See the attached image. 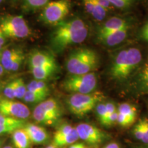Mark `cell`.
Returning a JSON list of instances; mask_svg holds the SVG:
<instances>
[{
  "mask_svg": "<svg viewBox=\"0 0 148 148\" xmlns=\"http://www.w3.org/2000/svg\"><path fill=\"white\" fill-rule=\"evenodd\" d=\"M15 97L18 99H23L27 91V86L22 78H18L14 80Z\"/></svg>",
  "mask_w": 148,
  "mask_h": 148,
  "instance_id": "603a6c76",
  "label": "cell"
},
{
  "mask_svg": "<svg viewBox=\"0 0 148 148\" xmlns=\"http://www.w3.org/2000/svg\"><path fill=\"white\" fill-rule=\"evenodd\" d=\"M29 66H51L57 68L54 57L43 51H35L29 56Z\"/></svg>",
  "mask_w": 148,
  "mask_h": 148,
  "instance_id": "8fae6325",
  "label": "cell"
},
{
  "mask_svg": "<svg viewBox=\"0 0 148 148\" xmlns=\"http://www.w3.org/2000/svg\"><path fill=\"white\" fill-rule=\"evenodd\" d=\"M103 97L104 95L101 92H92L88 94L75 93L68 99V107L73 114L82 117L95 108Z\"/></svg>",
  "mask_w": 148,
  "mask_h": 148,
  "instance_id": "277c9868",
  "label": "cell"
},
{
  "mask_svg": "<svg viewBox=\"0 0 148 148\" xmlns=\"http://www.w3.org/2000/svg\"><path fill=\"white\" fill-rule=\"evenodd\" d=\"M138 148H148V145L144 146V147H138Z\"/></svg>",
  "mask_w": 148,
  "mask_h": 148,
  "instance_id": "7dc6e473",
  "label": "cell"
},
{
  "mask_svg": "<svg viewBox=\"0 0 148 148\" xmlns=\"http://www.w3.org/2000/svg\"><path fill=\"white\" fill-rule=\"evenodd\" d=\"M49 0H24V5L28 10H36V9L45 7Z\"/></svg>",
  "mask_w": 148,
  "mask_h": 148,
  "instance_id": "cb8c5ba5",
  "label": "cell"
},
{
  "mask_svg": "<svg viewBox=\"0 0 148 148\" xmlns=\"http://www.w3.org/2000/svg\"><path fill=\"white\" fill-rule=\"evenodd\" d=\"M3 94L9 99H13L15 97V90H14V81L11 82L6 85L4 90Z\"/></svg>",
  "mask_w": 148,
  "mask_h": 148,
  "instance_id": "f546056e",
  "label": "cell"
},
{
  "mask_svg": "<svg viewBox=\"0 0 148 148\" xmlns=\"http://www.w3.org/2000/svg\"><path fill=\"white\" fill-rule=\"evenodd\" d=\"M47 96V95H43V94L37 93V92L29 91V90H27L23 99L27 103H40L45 100V98Z\"/></svg>",
  "mask_w": 148,
  "mask_h": 148,
  "instance_id": "7402d4cb",
  "label": "cell"
},
{
  "mask_svg": "<svg viewBox=\"0 0 148 148\" xmlns=\"http://www.w3.org/2000/svg\"><path fill=\"white\" fill-rule=\"evenodd\" d=\"M61 116L60 107L56 99L50 98L38 103L33 112V117L37 123L51 125Z\"/></svg>",
  "mask_w": 148,
  "mask_h": 148,
  "instance_id": "52a82bcc",
  "label": "cell"
},
{
  "mask_svg": "<svg viewBox=\"0 0 148 148\" xmlns=\"http://www.w3.org/2000/svg\"><path fill=\"white\" fill-rule=\"evenodd\" d=\"M95 112L97 114L98 119L101 123H103L104 120L106 119V103H99L97 106H95Z\"/></svg>",
  "mask_w": 148,
  "mask_h": 148,
  "instance_id": "83f0119b",
  "label": "cell"
},
{
  "mask_svg": "<svg viewBox=\"0 0 148 148\" xmlns=\"http://www.w3.org/2000/svg\"><path fill=\"white\" fill-rule=\"evenodd\" d=\"M25 58V56H24V53L23 51H21L17 56L16 57L13 61V63L12 64V67H11V71H18L19 69L20 66L21 65L22 62Z\"/></svg>",
  "mask_w": 148,
  "mask_h": 148,
  "instance_id": "4dcf8cb0",
  "label": "cell"
},
{
  "mask_svg": "<svg viewBox=\"0 0 148 148\" xmlns=\"http://www.w3.org/2000/svg\"><path fill=\"white\" fill-rule=\"evenodd\" d=\"M3 71H4V69H3L2 64H1V58H0V76H1V75H2Z\"/></svg>",
  "mask_w": 148,
  "mask_h": 148,
  "instance_id": "ee69618b",
  "label": "cell"
},
{
  "mask_svg": "<svg viewBox=\"0 0 148 148\" xmlns=\"http://www.w3.org/2000/svg\"><path fill=\"white\" fill-rule=\"evenodd\" d=\"M47 148H56V147H55L54 145H50L48 146Z\"/></svg>",
  "mask_w": 148,
  "mask_h": 148,
  "instance_id": "f6af8a7d",
  "label": "cell"
},
{
  "mask_svg": "<svg viewBox=\"0 0 148 148\" xmlns=\"http://www.w3.org/2000/svg\"><path fill=\"white\" fill-rule=\"evenodd\" d=\"M99 5H101L103 8L107 10L110 7V3L109 2L108 0H96Z\"/></svg>",
  "mask_w": 148,
  "mask_h": 148,
  "instance_id": "f35d334b",
  "label": "cell"
},
{
  "mask_svg": "<svg viewBox=\"0 0 148 148\" xmlns=\"http://www.w3.org/2000/svg\"><path fill=\"white\" fill-rule=\"evenodd\" d=\"M0 113L19 119H27L30 115L28 107L19 101L4 99L0 100Z\"/></svg>",
  "mask_w": 148,
  "mask_h": 148,
  "instance_id": "9c48e42d",
  "label": "cell"
},
{
  "mask_svg": "<svg viewBox=\"0 0 148 148\" xmlns=\"http://www.w3.org/2000/svg\"><path fill=\"white\" fill-rule=\"evenodd\" d=\"M117 111L119 113H121L127 116L133 123L136 120L137 111H136V108L133 105L127 103H121L119 106Z\"/></svg>",
  "mask_w": 148,
  "mask_h": 148,
  "instance_id": "ffe728a7",
  "label": "cell"
},
{
  "mask_svg": "<svg viewBox=\"0 0 148 148\" xmlns=\"http://www.w3.org/2000/svg\"><path fill=\"white\" fill-rule=\"evenodd\" d=\"M117 123L122 127H128L132 124L133 122L124 114L118 112Z\"/></svg>",
  "mask_w": 148,
  "mask_h": 148,
  "instance_id": "d6a6232c",
  "label": "cell"
},
{
  "mask_svg": "<svg viewBox=\"0 0 148 148\" xmlns=\"http://www.w3.org/2000/svg\"><path fill=\"white\" fill-rule=\"evenodd\" d=\"M98 64L99 57L96 51L89 48H80L70 53L66 65L71 75H83L92 73Z\"/></svg>",
  "mask_w": 148,
  "mask_h": 148,
  "instance_id": "3957f363",
  "label": "cell"
},
{
  "mask_svg": "<svg viewBox=\"0 0 148 148\" xmlns=\"http://www.w3.org/2000/svg\"><path fill=\"white\" fill-rule=\"evenodd\" d=\"M141 60V52L137 48L130 47L120 51L112 62L111 76L118 80L126 79L139 65Z\"/></svg>",
  "mask_w": 148,
  "mask_h": 148,
  "instance_id": "7a4b0ae2",
  "label": "cell"
},
{
  "mask_svg": "<svg viewBox=\"0 0 148 148\" xmlns=\"http://www.w3.org/2000/svg\"><path fill=\"white\" fill-rule=\"evenodd\" d=\"M23 129L28 135L31 142L33 143L42 144L47 140V132L43 127L29 123V124L25 125Z\"/></svg>",
  "mask_w": 148,
  "mask_h": 148,
  "instance_id": "5bb4252c",
  "label": "cell"
},
{
  "mask_svg": "<svg viewBox=\"0 0 148 148\" xmlns=\"http://www.w3.org/2000/svg\"><path fill=\"white\" fill-rule=\"evenodd\" d=\"M141 36L144 40L148 42V22L144 25L141 31Z\"/></svg>",
  "mask_w": 148,
  "mask_h": 148,
  "instance_id": "74e56055",
  "label": "cell"
},
{
  "mask_svg": "<svg viewBox=\"0 0 148 148\" xmlns=\"http://www.w3.org/2000/svg\"><path fill=\"white\" fill-rule=\"evenodd\" d=\"M140 82L143 88L148 90V62L144 66L140 73Z\"/></svg>",
  "mask_w": 148,
  "mask_h": 148,
  "instance_id": "f1b7e54d",
  "label": "cell"
},
{
  "mask_svg": "<svg viewBox=\"0 0 148 148\" xmlns=\"http://www.w3.org/2000/svg\"><path fill=\"white\" fill-rule=\"evenodd\" d=\"M27 90L46 95H48L49 91L47 84L44 81L37 80V79L31 81L27 85Z\"/></svg>",
  "mask_w": 148,
  "mask_h": 148,
  "instance_id": "d6986e66",
  "label": "cell"
},
{
  "mask_svg": "<svg viewBox=\"0 0 148 148\" xmlns=\"http://www.w3.org/2000/svg\"><path fill=\"white\" fill-rule=\"evenodd\" d=\"M141 121H142V123H143L144 128H145L146 134H147V137H148V119L147 118H145V119H141Z\"/></svg>",
  "mask_w": 148,
  "mask_h": 148,
  "instance_id": "60d3db41",
  "label": "cell"
},
{
  "mask_svg": "<svg viewBox=\"0 0 148 148\" xmlns=\"http://www.w3.org/2000/svg\"><path fill=\"white\" fill-rule=\"evenodd\" d=\"M0 28L7 38L23 39L30 34L31 30L21 15H5L0 18Z\"/></svg>",
  "mask_w": 148,
  "mask_h": 148,
  "instance_id": "5b68a950",
  "label": "cell"
},
{
  "mask_svg": "<svg viewBox=\"0 0 148 148\" xmlns=\"http://www.w3.org/2000/svg\"><path fill=\"white\" fill-rule=\"evenodd\" d=\"M117 118H118V112L117 110L114 112V113L110 114V116L107 117V119L105 121L103 125L106 126H110V125H114L115 123H117Z\"/></svg>",
  "mask_w": 148,
  "mask_h": 148,
  "instance_id": "e575fe53",
  "label": "cell"
},
{
  "mask_svg": "<svg viewBox=\"0 0 148 148\" xmlns=\"http://www.w3.org/2000/svg\"><path fill=\"white\" fill-rule=\"evenodd\" d=\"M3 1V0H0V3H1V2H2V1Z\"/></svg>",
  "mask_w": 148,
  "mask_h": 148,
  "instance_id": "c3c4849f",
  "label": "cell"
},
{
  "mask_svg": "<svg viewBox=\"0 0 148 148\" xmlns=\"http://www.w3.org/2000/svg\"><path fill=\"white\" fill-rule=\"evenodd\" d=\"M127 27H129V25L124 19L119 17H112L99 27L97 32V36L107 34Z\"/></svg>",
  "mask_w": 148,
  "mask_h": 148,
  "instance_id": "4fadbf2b",
  "label": "cell"
},
{
  "mask_svg": "<svg viewBox=\"0 0 148 148\" xmlns=\"http://www.w3.org/2000/svg\"><path fill=\"white\" fill-rule=\"evenodd\" d=\"M73 129V127L71 125L67 124V123L62 125L60 127H59L57 129V130L56 131L54 134H53V141H55V140H57L61 138H62L65 135L68 134L69 132H71Z\"/></svg>",
  "mask_w": 148,
  "mask_h": 148,
  "instance_id": "4316f807",
  "label": "cell"
},
{
  "mask_svg": "<svg viewBox=\"0 0 148 148\" xmlns=\"http://www.w3.org/2000/svg\"><path fill=\"white\" fill-rule=\"evenodd\" d=\"M62 88L73 94H88L95 90L97 86V77L92 73L83 75H71L64 79Z\"/></svg>",
  "mask_w": 148,
  "mask_h": 148,
  "instance_id": "8992f818",
  "label": "cell"
},
{
  "mask_svg": "<svg viewBox=\"0 0 148 148\" xmlns=\"http://www.w3.org/2000/svg\"><path fill=\"white\" fill-rule=\"evenodd\" d=\"M78 139L79 136L76 129H75V127H73L71 132H69V134L65 135L60 139L53 141L52 145H54L55 147H63V146H66L75 143Z\"/></svg>",
  "mask_w": 148,
  "mask_h": 148,
  "instance_id": "ac0fdd59",
  "label": "cell"
},
{
  "mask_svg": "<svg viewBox=\"0 0 148 148\" xmlns=\"http://www.w3.org/2000/svg\"><path fill=\"white\" fill-rule=\"evenodd\" d=\"M108 1L116 8H123L130 4V0H108Z\"/></svg>",
  "mask_w": 148,
  "mask_h": 148,
  "instance_id": "836d02e7",
  "label": "cell"
},
{
  "mask_svg": "<svg viewBox=\"0 0 148 148\" xmlns=\"http://www.w3.org/2000/svg\"><path fill=\"white\" fill-rule=\"evenodd\" d=\"M75 129L79 138L90 145H97L102 143L106 138V134L101 130L89 123H79Z\"/></svg>",
  "mask_w": 148,
  "mask_h": 148,
  "instance_id": "30bf717a",
  "label": "cell"
},
{
  "mask_svg": "<svg viewBox=\"0 0 148 148\" xmlns=\"http://www.w3.org/2000/svg\"><path fill=\"white\" fill-rule=\"evenodd\" d=\"M133 133L136 139L140 140L145 144H148V137L144 128L141 119L135 125L133 130Z\"/></svg>",
  "mask_w": 148,
  "mask_h": 148,
  "instance_id": "44dd1931",
  "label": "cell"
},
{
  "mask_svg": "<svg viewBox=\"0 0 148 148\" xmlns=\"http://www.w3.org/2000/svg\"><path fill=\"white\" fill-rule=\"evenodd\" d=\"M0 125H16L23 127L25 125V121L23 119L3 115L0 113Z\"/></svg>",
  "mask_w": 148,
  "mask_h": 148,
  "instance_id": "d4e9b609",
  "label": "cell"
},
{
  "mask_svg": "<svg viewBox=\"0 0 148 148\" xmlns=\"http://www.w3.org/2000/svg\"><path fill=\"white\" fill-rule=\"evenodd\" d=\"M106 119L104 120V122L106 121V119H107V117L112 114V113H114V112H116V107L114 106V104L112 102H108L106 103ZM103 122V123H104Z\"/></svg>",
  "mask_w": 148,
  "mask_h": 148,
  "instance_id": "8d00e7d4",
  "label": "cell"
},
{
  "mask_svg": "<svg viewBox=\"0 0 148 148\" xmlns=\"http://www.w3.org/2000/svg\"><path fill=\"white\" fill-rule=\"evenodd\" d=\"M57 68L51 66H29V69L35 79L44 81L53 75Z\"/></svg>",
  "mask_w": 148,
  "mask_h": 148,
  "instance_id": "e0dca14e",
  "label": "cell"
},
{
  "mask_svg": "<svg viewBox=\"0 0 148 148\" xmlns=\"http://www.w3.org/2000/svg\"><path fill=\"white\" fill-rule=\"evenodd\" d=\"M5 40V36H4V34H3L2 31H1V28H0V50H1V48L3 47V45H4Z\"/></svg>",
  "mask_w": 148,
  "mask_h": 148,
  "instance_id": "ab89813d",
  "label": "cell"
},
{
  "mask_svg": "<svg viewBox=\"0 0 148 148\" xmlns=\"http://www.w3.org/2000/svg\"><path fill=\"white\" fill-rule=\"evenodd\" d=\"M88 29L83 20L75 18L58 24L51 36L53 47L61 50L68 46L82 43L87 38Z\"/></svg>",
  "mask_w": 148,
  "mask_h": 148,
  "instance_id": "6da1fadb",
  "label": "cell"
},
{
  "mask_svg": "<svg viewBox=\"0 0 148 148\" xmlns=\"http://www.w3.org/2000/svg\"><path fill=\"white\" fill-rule=\"evenodd\" d=\"M2 148H13L12 147H11L10 145H7V146H5V147H3Z\"/></svg>",
  "mask_w": 148,
  "mask_h": 148,
  "instance_id": "bcb514c9",
  "label": "cell"
},
{
  "mask_svg": "<svg viewBox=\"0 0 148 148\" xmlns=\"http://www.w3.org/2000/svg\"><path fill=\"white\" fill-rule=\"evenodd\" d=\"M94 9L92 11V16L95 18L97 21H102L106 15L107 10L103 8L101 5L98 3L96 0H93Z\"/></svg>",
  "mask_w": 148,
  "mask_h": 148,
  "instance_id": "484cf974",
  "label": "cell"
},
{
  "mask_svg": "<svg viewBox=\"0 0 148 148\" xmlns=\"http://www.w3.org/2000/svg\"><path fill=\"white\" fill-rule=\"evenodd\" d=\"M20 128L23 127L16 125H0V134L13 133L16 130Z\"/></svg>",
  "mask_w": 148,
  "mask_h": 148,
  "instance_id": "1f68e13d",
  "label": "cell"
},
{
  "mask_svg": "<svg viewBox=\"0 0 148 148\" xmlns=\"http://www.w3.org/2000/svg\"><path fill=\"white\" fill-rule=\"evenodd\" d=\"M128 29L129 27H127L107 34L97 36L98 40L106 46L112 47L117 45L126 38L128 34Z\"/></svg>",
  "mask_w": 148,
  "mask_h": 148,
  "instance_id": "7c38bea8",
  "label": "cell"
},
{
  "mask_svg": "<svg viewBox=\"0 0 148 148\" xmlns=\"http://www.w3.org/2000/svg\"><path fill=\"white\" fill-rule=\"evenodd\" d=\"M83 3H84L85 10L86 12L90 15H92V11L94 9L93 0H83Z\"/></svg>",
  "mask_w": 148,
  "mask_h": 148,
  "instance_id": "d590c367",
  "label": "cell"
},
{
  "mask_svg": "<svg viewBox=\"0 0 148 148\" xmlns=\"http://www.w3.org/2000/svg\"><path fill=\"white\" fill-rule=\"evenodd\" d=\"M69 148H86L83 143H75L72 145Z\"/></svg>",
  "mask_w": 148,
  "mask_h": 148,
  "instance_id": "7bdbcfd3",
  "label": "cell"
},
{
  "mask_svg": "<svg viewBox=\"0 0 148 148\" xmlns=\"http://www.w3.org/2000/svg\"><path fill=\"white\" fill-rule=\"evenodd\" d=\"M12 141L16 148H29L32 143L23 127L12 133Z\"/></svg>",
  "mask_w": 148,
  "mask_h": 148,
  "instance_id": "2e32d148",
  "label": "cell"
},
{
  "mask_svg": "<svg viewBox=\"0 0 148 148\" xmlns=\"http://www.w3.org/2000/svg\"><path fill=\"white\" fill-rule=\"evenodd\" d=\"M21 50L22 49H18V48H12V49L0 51L1 63L2 64L3 69L8 71H11V67H12L14 60L18 53L21 52Z\"/></svg>",
  "mask_w": 148,
  "mask_h": 148,
  "instance_id": "9a60e30c",
  "label": "cell"
},
{
  "mask_svg": "<svg viewBox=\"0 0 148 148\" xmlns=\"http://www.w3.org/2000/svg\"><path fill=\"white\" fill-rule=\"evenodd\" d=\"M69 10V0H56L50 1L44 7L40 16L46 24L58 25L68 15Z\"/></svg>",
  "mask_w": 148,
  "mask_h": 148,
  "instance_id": "ba28073f",
  "label": "cell"
},
{
  "mask_svg": "<svg viewBox=\"0 0 148 148\" xmlns=\"http://www.w3.org/2000/svg\"><path fill=\"white\" fill-rule=\"evenodd\" d=\"M103 148H120L119 144L113 142V143H108V145H106Z\"/></svg>",
  "mask_w": 148,
  "mask_h": 148,
  "instance_id": "b9f144b4",
  "label": "cell"
}]
</instances>
